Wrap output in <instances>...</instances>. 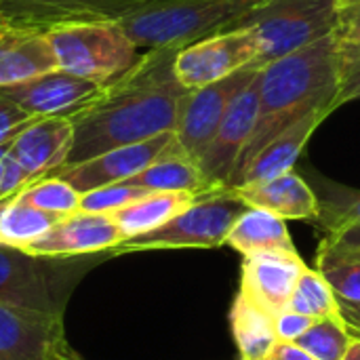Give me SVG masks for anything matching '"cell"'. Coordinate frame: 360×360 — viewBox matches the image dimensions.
<instances>
[{"instance_id": "cell-9", "label": "cell", "mask_w": 360, "mask_h": 360, "mask_svg": "<svg viewBox=\"0 0 360 360\" xmlns=\"http://www.w3.org/2000/svg\"><path fill=\"white\" fill-rule=\"evenodd\" d=\"M0 360H86L65 335L61 314L0 304Z\"/></svg>"}, {"instance_id": "cell-28", "label": "cell", "mask_w": 360, "mask_h": 360, "mask_svg": "<svg viewBox=\"0 0 360 360\" xmlns=\"http://www.w3.org/2000/svg\"><path fill=\"white\" fill-rule=\"evenodd\" d=\"M15 196L23 202H27L44 213L57 215L61 219L78 213L80 198H82V194L74 186H70L65 179H61L57 175H46V177L36 179V181L27 184L23 190H19Z\"/></svg>"}, {"instance_id": "cell-36", "label": "cell", "mask_w": 360, "mask_h": 360, "mask_svg": "<svg viewBox=\"0 0 360 360\" xmlns=\"http://www.w3.org/2000/svg\"><path fill=\"white\" fill-rule=\"evenodd\" d=\"M270 360H316L310 356L306 350H302L297 344H289V342H278L272 350V354L268 356Z\"/></svg>"}, {"instance_id": "cell-5", "label": "cell", "mask_w": 360, "mask_h": 360, "mask_svg": "<svg viewBox=\"0 0 360 360\" xmlns=\"http://www.w3.org/2000/svg\"><path fill=\"white\" fill-rule=\"evenodd\" d=\"M44 34L57 70L97 84H108L122 76L141 57L139 46L124 34L116 19L70 21Z\"/></svg>"}, {"instance_id": "cell-12", "label": "cell", "mask_w": 360, "mask_h": 360, "mask_svg": "<svg viewBox=\"0 0 360 360\" xmlns=\"http://www.w3.org/2000/svg\"><path fill=\"white\" fill-rule=\"evenodd\" d=\"M173 143H175V133H160L156 137H150L137 143L108 150L89 160L65 165L51 175L65 179L80 194H84L95 188L120 184V181L135 177L137 173L148 169L152 162H156L160 156H165L173 148Z\"/></svg>"}, {"instance_id": "cell-18", "label": "cell", "mask_w": 360, "mask_h": 360, "mask_svg": "<svg viewBox=\"0 0 360 360\" xmlns=\"http://www.w3.org/2000/svg\"><path fill=\"white\" fill-rule=\"evenodd\" d=\"M74 146L70 116L36 118L13 141L11 156L27 171L32 181L46 177L68 162Z\"/></svg>"}, {"instance_id": "cell-26", "label": "cell", "mask_w": 360, "mask_h": 360, "mask_svg": "<svg viewBox=\"0 0 360 360\" xmlns=\"http://www.w3.org/2000/svg\"><path fill=\"white\" fill-rule=\"evenodd\" d=\"M61 217L44 213L15 194L0 200V245L25 249L30 243L46 234Z\"/></svg>"}, {"instance_id": "cell-41", "label": "cell", "mask_w": 360, "mask_h": 360, "mask_svg": "<svg viewBox=\"0 0 360 360\" xmlns=\"http://www.w3.org/2000/svg\"><path fill=\"white\" fill-rule=\"evenodd\" d=\"M264 360H270V359H264Z\"/></svg>"}, {"instance_id": "cell-31", "label": "cell", "mask_w": 360, "mask_h": 360, "mask_svg": "<svg viewBox=\"0 0 360 360\" xmlns=\"http://www.w3.org/2000/svg\"><path fill=\"white\" fill-rule=\"evenodd\" d=\"M150 194L148 190H141V188H135V186H129L127 181H120V184H110V186H101V188H95L91 192H84L82 198H80V211H86V213H112L116 209H122L124 205L141 198Z\"/></svg>"}, {"instance_id": "cell-23", "label": "cell", "mask_w": 360, "mask_h": 360, "mask_svg": "<svg viewBox=\"0 0 360 360\" xmlns=\"http://www.w3.org/2000/svg\"><path fill=\"white\" fill-rule=\"evenodd\" d=\"M198 196L192 192H150L122 209L108 213L120 228L124 240L154 232L169 224L175 215L186 211Z\"/></svg>"}, {"instance_id": "cell-40", "label": "cell", "mask_w": 360, "mask_h": 360, "mask_svg": "<svg viewBox=\"0 0 360 360\" xmlns=\"http://www.w3.org/2000/svg\"><path fill=\"white\" fill-rule=\"evenodd\" d=\"M2 179H4V160L0 162V200L4 198V188H2Z\"/></svg>"}, {"instance_id": "cell-10", "label": "cell", "mask_w": 360, "mask_h": 360, "mask_svg": "<svg viewBox=\"0 0 360 360\" xmlns=\"http://www.w3.org/2000/svg\"><path fill=\"white\" fill-rule=\"evenodd\" d=\"M257 74V68H245L219 82L186 93L175 127V139L186 156L200 162L202 154L217 133L228 105Z\"/></svg>"}, {"instance_id": "cell-39", "label": "cell", "mask_w": 360, "mask_h": 360, "mask_svg": "<svg viewBox=\"0 0 360 360\" xmlns=\"http://www.w3.org/2000/svg\"><path fill=\"white\" fill-rule=\"evenodd\" d=\"M344 360H360V335H354L352 333V342L344 354Z\"/></svg>"}, {"instance_id": "cell-35", "label": "cell", "mask_w": 360, "mask_h": 360, "mask_svg": "<svg viewBox=\"0 0 360 360\" xmlns=\"http://www.w3.org/2000/svg\"><path fill=\"white\" fill-rule=\"evenodd\" d=\"M36 118L21 108L0 99V143L15 139L27 124H32Z\"/></svg>"}, {"instance_id": "cell-16", "label": "cell", "mask_w": 360, "mask_h": 360, "mask_svg": "<svg viewBox=\"0 0 360 360\" xmlns=\"http://www.w3.org/2000/svg\"><path fill=\"white\" fill-rule=\"evenodd\" d=\"M335 112L333 103H325L283 129L274 139H270L240 171V175L234 179L230 188L236 186H249V184H262L270 181L274 177H281L289 171H293L297 158L302 156L306 143L314 135V131Z\"/></svg>"}, {"instance_id": "cell-32", "label": "cell", "mask_w": 360, "mask_h": 360, "mask_svg": "<svg viewBox=\"0 0 360 360\" xmlns=\"http://www.w3.org/2000/svg\"><path fill=\"white\" fill-rule=\"evenodd\" d=\"M360 99V44L338 40V95L335 108Z\"/></svg>"}, {"instance_id": "cell-37", "label": "cell", "mask_w": 360, "mask_h": 360, "mask_svg": "<svg viewBox=\"0 0 360 360\" xmlns=\"http://www.w3.org/2000/svg\"><path fill=\"white\" fill-rule=\"evenodd\" d=\"M340 312H342V319L346 321L350 333L360 335V304L340 302Z\"/></svg>"}, {"instance_id": "cell-1", "label": "cell", "mask_w": 360, "mask_h": 360, "mask_svg": "<svg viewBox=\"0 0 360 360\" xmlns=\"http://www.w3.org/2000/svg\"><path fill=\"white\" fill-rule=\"evenodd\" d=\"M175 53L173 46L150 49L131 70L101 84L84 105L68 114L74 124V146L65 165L160 133H175L179 108L188 93L173 74Z\"/></svg>"}, {"instance_id": "cell-14", "label": "cell", "mask_w": 360, "mask_h": 360, "mask_svg": "<svg viewBox=\"0 0 360 360\" xmlns=\"http://www.w3.org/2000/svg\"><path fill=\"white\" fill-rule=\"evenodd\" d=\"M122 243L124 236L108 213L78 211L57 221L46 234L30 243L23 251L46 257H78L108 253Z\"/></svg>"}, {"instance_id": "cell-3", "label": "cell", "mask_w": 360, "mask_h": 360, "mask_svg": "<svg viewBox=\"0 0 360 360\" xmlns=\"http://www.w3.org/2000/svg\"><path fill=\"white\" fill-rule=\"evenodd\" d=\"M266 0H131L116 21L141 49H181L232 30Z\"/></svg>"}, {"instance_id": "cell-7", "label": "cell", "mask_w": 360, "mask_h": 360, "mask_svg": "<svg viewBox=\"0 0 360 360\" xmlns=\"http://www.w3.org/2000/svg\"><path fill=\"white\" fill-rule=\"evenodd\" d=\"M247 209L249 207L230 188L207 192L162 228L124 240L122 245L112 249L110 255L116 257L137 251L224 247L234 221Z\"/></svg>"}, {"instance_id": "cell-34", "label": "cell", "mask_w": 360, "mask_h": 360, "mask_svg": "<svg viewBox=\"0 0 360 360\" xmlns=\"http://www.w3.org/2000/svg\"><path fill=\"white\" fill-rule=\"evenodd\" d=\"M319 319H312V316H306V314H300V312H293L289 308H285L283 312L276 314V338L278 342H297Z\"/></svg>"}, {"instance_id": "cell-27", "label": "cell", "mask_w": 360, "mask_h": 360, "mask_svg": "<svg viewBox=\"0 0 360 360\" xmlns=\"http://www.w3.org/2000/svg\"><path fill=\"white\" fill-rule=\"evenodd\" d=\"M314 192L321 202V217L316 224L325 234L360 228V190L319 177Z\"/></svg>"}, {"instance_id": "cell-17", "label": "cell", "mask_w": 360, "mask_h": 360, "mask_svg": "<svg viewBox=\"0 0 360 360\" xmlns=\"http://www.w3.org/2000/svg\"><path fill=\"white\" fill-rule=\"evenodd\" d=\"M131 0H0V25L46 32L89 19H116Z\"/></svg>"}, {"instance_id": "cell-2", "label": "cell", "mask_w": 360, "mask_h": 360, "mask_svg": "<svg viewBox=\"0 0 360 360\" xmlns=\"http://www.w3.org/2000/svg\"><path fill=\"white\" fill-rule=\"evenodd\" d=\"M338 95V38L329 34L259 70V114L255 131L240 154L230 186L249 160L283 129ZM338 110V108H335ZM228 186V188H230Z\"/></svg>"}, {"instance_id": "cell-33", "label": "cell", "mask_w": 360, "mask_h": 360, "mask_svg": "<svg viewBox=\"0 0 360 360\" xmlns=\"http://www.w3.org/2000/svg\"><path fill=\"white\" fill-rule=\"evenodd\" d=\"M335 38L360 44V0H335Z\"/></svg>"}, {"instance_id": "cell-4", "label": "cell", "mask_w": 360, "mask_h": 360, "mask_svg": "<svg viewBox=\"0 0 360 360\" xmlns=\"http://www.w3.org/2000/svg\"><path fill=\"white\" fill-rule=\"evenodd\" d=\"M110 257V251L46 257L0 245V304L63 316L82 278Z\"/></svg>"}, {"instance_id": "cell-22", "label": "cell", "mask_w": 360, "mask_h": 360, "mask_svg": "<svg viewBox=\"0 0 360 360\" xmlns=\"http://www.w3.org/2000/svg\"><path fill=\"white\" fill-rule=\"evenodd\" d=\"M127 184L135 186V188H141V190H148V192L207 194V192H213V190H221V188H213L207 181L200 165L184 154L177 139H175L173 148L165 156H160L156 162H152L148 169H143L135 177L127 179Z\"/></svg>"}, {"instance_id": "cell-29", "label": "cell", "mask_w": 360, "mask_h": 360, "mask_svg": "<svg viewBox=\"0 0 360 360\" xmlns=\"http://www.w3.org/2000/svg\"><path fill=\"white\" fill-rule=\"evenodd\" d=\"M287 308L319 321L342 319L340 300L333 293L331 285L325 281V276L319 270H310V268H306V272L302 274Z\"/></svg>"}, {"instance_id": "cell-24", "label": "cell", "mask_w": 360, "mask_h": 360, "mask_svg": "<svg viewBox=\"0 0 360 360\" xmlns=\"http://www.w3.org/2000/svg\"><path fill=\"white\" fill-rule=\"evenodd\" d=\"M226 247L238 251L243 257L255 253H268V251H289V253L297 251L289 234L287 219L253 207H249L234 221L226 238Z\"/></svg>"}, {"instance_id": "cell-6", "label": "cell", "mask_w": 360, "mask_h": 360, "mask_svg": "<svg viewBox=\"0 0 360 360\" xmlns=\"http://www.w3.org/2000/svg\"><path fill=\"white\" fill-rule=\"evenodd\" d=\"M234 27H247L259 55L253 68L295 53L335 32V0H266ZM232 27V30H234Z\"/></svg>"}, {"instance_id": "cell-20", "label": "cell", "mask_w": 360, "mask_h": 360, "mask_svg": "<svg viewBox=\"0 0 360 360\" xmlns=\"http://www.w3.org/2000/svg\"><path fill=\"white\" fill-rule=\"evenodd\" d=\"M51 70H57V61L44 32L0 25V89Z\"/></svg>"}, {"instance_id": "cell-38", "label": "cell", "mask_w": 360, "mask_h": 360, "mask_svg": "<svg viewBox=\"0 0 360 360\" xmlns=\"http://www.w3.org/2000/svg\"><path fill=\"white\" fill-rule=\"evenodd\" d=\"M329 236H335L342 243H346V245H350L354 249H360V228H352V230H346V232H340V234H329Z\"/></svg>"}, {"instance_id": "cell-11", "label": "cell", "mask_w": 360, "mask_h": 360, "mask_svg": "<svg viewBox=\"0 0 360 360\" xmlns=\"http://www.w3.org/2000/svg\"><path fill=\"white\" fill-rule=\"evenodd\" d=\"M259 114V74L232 99L215 137L200 158V169L213 188H228Z\"/></svg>"}, {"instance_id": "cell-25", "label": "cell", "mask_w": 360, "mask_h": 360, "mask_svg": "<svg viewBox=\"0 0 360 360\" xmlns=\"http://www.w3.org/2000/svg\"><path fill=\"white\" fill-rule=\"evenodd\" d=\"M316 270L340 302L360 304V249L325 234L316 253Z\"/></svg>"}, {"instance_id": "cell-13", "label": "cell", "mask_w": 360, "mask_h": 360, "mask_svg": "<svg viewBox=\"0 0 360 360\" xmlns=\"http://www.w3.org/2000/svg\"><path fill=\"white\" fill-rule=\"evenodd\" d=\"M101 84L78 78L63 70H51L19 84L2 86L0 99L21 108L34 118L68 116L84 105Z\"/></svg>"}, {"instance_id": "cell-8", "label": "cell", "mask_w": 360, "mask_h": 360, "mask_svg": "<svg viewBox=\"0 0 360 360\" xmlns=\"http://www.w3.org/2000/svg\"><path fill=\"white\" fill-rule=\"evenodd\" d=\"M259 55L257 40L247 27L211 34L177 49L173 74L188 91L228 78L230 74L253 68Z\"/></svg>"}, {"instance_id": "cell-15", "label": "cell", "mask_w": 360, "mask_h": 360, "mask_svg": "<svg viewBox=\"0 0 360 360\" xmlns=\"http://www.w3.org/2000/svg\"><path fill=\"white\" fill-rule=\"evenodd\" d=\"M306 268L308 266L297 251H268L243 257L238 291L247 293L276 316L289 306Z\"/></svg>"}, {"instance_id": "cell-19", "label": "cell", "mask_w": 360, "mask_h": 360, "mask_svg": "<svg viewBox=\"0 0 360 360\" xmlns=\"http://www.w3.org/2000/svg\"><path fill=\"white\" fill-rule=\"evenodd\" d=\"M230 190L247 207L270 211L283 219L319 221L321 217V202L312 184H308L295 171H289L270 181L236 186Z\"/></svg>"}, {"instance_id": "cell-30", "label": "cell", "mask_w": 360, "mask_h": 360, "mask_svg": "<svg viewBox=\"0 0 360 360\" xmlns=\"http://www.w3.org/2000/svg\"><path fill=\"white\" fill-rule=\"evenodd\" d=\"M350 342L352 333L344 319H321L293 344L316 360H344Z\"/></svg>"}, {"instance_id": "cell-21", "label": "cell", "mask_w": 360, "mask_h": 360, "mask_svg": "<svg viewBox=\"0 0 360 360\" xmlns=\"http://www.w3.org/2000/svg\"><path fill=\"white\" fill-rule=\"evenodd\" d=\"M230 329L240 360L268 359L278 344L276 316L243 291H238L232 302Z\"/></svg>"}]
</instances>
